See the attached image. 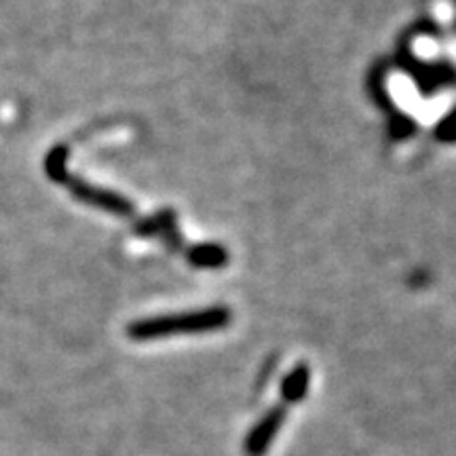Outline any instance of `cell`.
I'll list each match as a JSON object with an SVG mask.
<instances>
[{"instance_id":"obj_1","label":"cell","mask_w":456,"mask_h":456,"mask_svg":"<svg viewBox=\"0 0 456 456\" xmlns=\"http://www.w3.org/2000/svg\"><path fill=\"white\" fill-rule=\"evenodd\" d=\"M231 323V311L226 306H212L203 311L175 313V315L148 317L131 323L129 336L134 340H157L171 334H199L214 332Z\"/></svg>"},{"instance_id":"obj_2","label":"cell","mask_w":456,"mask_h":456,"mask_svg":"<svg viewBox=\"0 0 456 456\" xmlns=\"http://www.w3.org/2000/svg\"><path fill=\"white\" fill-rule=\"evenodd\" d=\"M66 186L70 188L72 195L81 201L95 205V208L106 209L110 214H118V216H131L134 214V205H131L129 199H125L121 195L112 191H102V188H95L91 184H85V182L77 180V178H66Z\"/></svg>"},{"instance_id":"obj_3","label":"cell","mask_w":456,"mask_h":456,"mask_svg":"<svg viewBox=\"0 0 456 456\" xmlns=\"http://www.w3.org/2000/svg\"><path fill=\"white\" fill-rule=\"evenodd\" d=\"M186 258L197 269H220V266H224L228 262V252L222 245L203 243L188 249Z\"/></svg>"},{"instance_id":"obj_4","label":"cell","mask_w":456,"mask_h":456,"mask_svg":"<svg viewBox=\"0 0 456 456\" xmlns=\"http://www.w3.org/2000/svg\"><path fill=\"white\" fill-rule=\"evenodd\" d=\"M306 387H309V368L298 366L294 368L292 374L285 376L281 385V395L285 402H298L306 393Z\"/></svg>"},{"instance_id":"obj_5","label":"cell","mask_w":456,"mask_h":456,"mask_svg":"<svg viewBox=\"0 0 456 456\" xmlns=\"http://www.w3.org/2000/svg\"><path fill=\"white\" fill-rule=\"evenodd\" d=\"M436 138L440 142H446V144H452L456 142V108L450 110L446 117L442 118V123L436 127Z\"/></svg>"},{"instance_id":"obj_6","label":"cell","mask_w":456,"mask_h":456,"mask_svg":"<svg viewBox=\"0 0 456 456\" xmlns=\"http://www.w3.org/2000/svg\"><path fill=\"white\" fill-rule=\"evenodd\" d=\"M389 129H391L393 138L402 140V138H410V135L414 134L416 125H414L412 118L406 117V114H395V117H393L391 125H389Z\"/></svg>"}]
</instances>
